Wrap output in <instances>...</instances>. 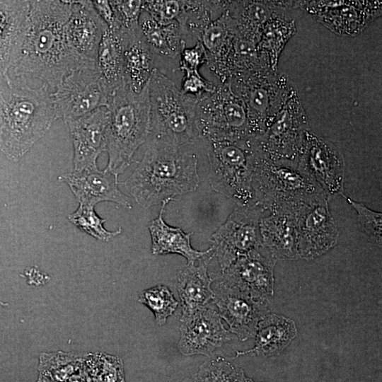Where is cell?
<instances>
[{
	"label": "cell",
	"instance_id": "obj_1",
	"mask_svg": "<svg viewBox=\"0 0 382 382\" xmlns=\"http://www.w3.org/2000/svg\"><path fill=\"white\" fill-rule=\"evenodd\" d=\"M29 5L28 28L14 67L16 76L37 79L56 88L73 71L97 68L81 59L67 41L71 1H29Z\"/></svg>",
	"mask_w": 382,
	"mask_h": 382
},
{
	"label": "cell",
	"instance_id": "obj_2",
	"mask_svg": "<svg viewBox=\"0 0 382 382\" xmlns=\"http://www.w3.org/2000/svg\"><path fill=\"white\" fill-rule=\"evenodd\" d=\"M192 147L152 139L142 159L123 183L125 188L145 209L195 191L199 177L198 156Z\"/></svg>",
	"mask_w": 382,
	"mask_h": 382
},
{
	"label": "cell",
	"instance_id": "obj_3",
	"mask_svg": "<svg viewBox=\"0 0 382 382\" xmlns=\"http://www.w3.org/2000/svg\"><path fill=\"white\" fill-rule=\"evenodd\" d=\"M58 120L48 86L31 88L27 83L0 82V151L17 161Z\"/></svg>",
	"mask_w": 382,
	"mask_h": 382
},
{
	"label": "cell",
	"instance_id": "obj_4",
	"mask_svg": "<svg viewBox=\"0 0 382 382\" xmlns=\"http://www.w3.org/2000/svg\"><path fill=\"white\" fill-rule=\"evenodd\" d=\"M106 108L109 111L106 168L119 175L130 166L134 153L150 134L148 83L139 93L122 86L112 93Z\"/></svg>",
	"mask_w": 382,
	"mask_h": 382
},
{
	"label": "cell",
	"instance_id": "obj_5",
	"mask_svg": "<svg viewBox=\"0 0 382 382\" xmlns=\"http://www.w3.org/2000/svg\"><path fill=\"white\" fill-rule=\"evenodd\" d=\"M148 86L152 139L182 147L199 143L195 112L197 100L182 93L175 82L156 69Z\"/></svg>",
	"mask_w": 382,
	"mask_h": 382
},
{
	"label": "cell",
	"instance_id": "obj_6",
	"mask_svg": "<svg viewBox=\"0 0 382 382\" xmlns=\"http://www.w3.org/2000/svg\"><path fill=\"white\" fill-rule=\"evenodd\" d=\"M255 205L265 212L275 207L330 199L301 170L297 161H272L257 149L252 178Z\"/></svg>",
	"mask_w": 382,
	"mask_h": 382
},
{
	"label": "cell",
	"instance_id": "obj_7",
	"mask_svg": "<svg viewBox=\"0 0 382 382\" xmlns=\"http://www.w3.org/2000/svg\"><path fill=\"white\" fill-rule=\"evenodd\" d=\"M202 139L205 144L212 189L237 206H254L252 178L257 149L256 139Z\"/></svg>",
	"mask_w": 382,
	"mask_h": 382
},
{
	"label": "cell",
	"instance_id": "obj_8",
	"mask_svg": "<svg viewBox=\"0 0 382 382\" xmlns=\"http://www.w3.org/2000/svg\"><path fill=\"white\" fill-rule=\"evenodd\" d=\"M226 82L243 102L256 139L272 123L294 88L284 74L265 69L232 77Z\"/></svg>",
	"mask_w": 382,
	"mask_h": 382
},
{
	"label": "cell",
	"instance_id": "obj_9",
	"mask_svg": "<svg viewBox=\"0 0 382 382\" xmlns=\"http://www.w3.org/2000/svg\"><path fill=\"white\" fill-rule=\"evenodd\" d=\"M195 112L201 139H256L243 102L232 91L227 82L217 83L212 93L198 100Z\"/></svg>",
	"mask_w": 382,
	"mask_h": 382
},
{
	"label": "cell",
	"instance_id": "obj_10",
	"mask_svg": "<svg viewBox=\"0 0 382 382\" xmlns=\"http://www.w3.org/2000/svg\"><path fill=\"white\" fill-rule=\"evenodd\" d=\"M308 119L294 88L283 108L267 130L256 139L260 152L272 161H297Z\"/></svg>",
	"mask_w": 382,
	"mask_h": 382
},
{
	"label": "cell",
	"instance_id": "obj_11",
	"mask_svg": "<svg viewBox=\"0 0 382 382\" xmlns=\"http://www.w3.org/2000/svg\"><path fill=\"white\" fill-rule=\"evenodd\" d=\"M265 212L257 206H237L209 241L221 272L238 257L262 247L259 223Z\"/></svg>",
	"mask_w": 382,
	"mask_h": 382
},
{
	"label": "cell",
	"instance_id": "obj_12",
	"mask_svg": "<svg viewBox=\"0 0 382 382\" xmlns=\"http://www.w3.org/2000/svg\"><path fill=\"white\" fill-rule=\"evenodd\" d=\"M55 89L52 97L57 118L65 122L106 108L112 96L97 68L73 71Z\"/></svg>",
	"mask_w": 382,
	"mask_h": 382
},
{
	"label": "cell",
	"instance_id": "obj_13",
	"mask_svg": "<svg viewBox=\"0 0 382 382\" xmlns=\"http://www.w3.org/2000/svg\"><path fill=\"white\" fill-rule=\"evenodd\" d=\"M297 165L319 185L329 198L342 194L345 161L340 149L332 142L308 131Z\"/></svg>",
	"mask_w": 382,
	"mask_h": 382
},
{
	"label": "cell",
	"instance_id": "obj_14",
	"mask_svg": "<svg viewBox=\"0 0 382 382\" xmlns=\"http://www.w3.org/2000/svg\"><path fill=\"white\" fill-rule=\"evenodd\" d=\"M277 260L262 246L238 257L227 269L211 276L256 300L268 301L274 294Z\"/></svg>",
	"mask_w": 382,
	"mask_h": 382
},
{
	"label": "cell",
	"instance_id": "obj_15",
	"mask_svg": "<svg viewBox=\"0 0 382 382\" xmlns=\"http://www.w3.org/2000/svg\"><path fill=\"white\" fill-rule=\"evenodd\" d=\"M329 199L301 203L296 209L299 258L313 259L333 248L339 233L328 204Z\"/></svg>",
	"mask_w": 382,
	"mask_h": 382
},
{
	"label": "cell",
	"instance_id": "obj_16",
	"mask_svg": "<svg viewBox=\"0 0 382 382\" xmlns=\"http://www.w3.org/2000/svg\"><path fill=\"white\" fill-rule=\"evenodd\" d=\"M212 278L214 283L213 303L221 318L228 324V331L241 341L255 337L258 323L270 313L269 301L254 299Z\"/></svg>",
	"mask_w": 382,
	"mask_h": 382
},
{
	"label": "cell",
	"instance_id": "obj_17",
	"mask_svg": "<svg viewBox=\"0 0 382 382\" xmlns=\"http://www.w3.org/2000/svg\"><path fill=\"white\" fill-rule=\"evenodd\" d=\"M381 2L367 1H303L301 8L333 33L355 35L381 13Z\"/></svg>",
	"mask_w": 382,
	"mask_h": 382
},
{
	"label": "cell",
	"instance_id": "obj_18",
	"mask_svg": "<svg viewBox=\"0 0 382 382\" xmlns=\"http://www.w3.org/2000/svg\"><path fill=\"white\" fill-rule=\"evenodd\" d=\"M178 349L185 356H212L231 340L214 303L180 321Z\"/></svg>",
	"mask_w": 382,
	"mask_h": 382
},
{
	"label": "cell",
	"instance_id": "obj_19",
	"mask_svg": "<svg viewBox=\"0 0 382 382\" xmlns=\"http://www.w3.org/2000/svg\"><path fill=\"white\" fill-rule=\"evenodd\" d=\"M108 121L109 111L103 107L66 122L74 148L73 171L81 172L98 168V157L106 151Z\"/></svg>",
	"mask_w": 382,
	"mask_h": 382
},
{
	"label": "cell",
	"instance_id": "obj_20",
	"mask_svg": "<svg viewBox=\"0 0 382 382\" xmlns=\"http://www.w3.org/2000/svg\"><path fill=\"white\" fill-rule=\"evenodd\" d=\"M139 27L154 56L156 69L174 82L178 80L177 75L180 71V56L187 46L185 35L178 22L161 25L142 11Z\"/></svg>",
	"mask_w": 382,
	"mask_h": 382
},
{
	"label": "cell",
	"instance_id": "obj_21",
	"mask_svg": "<svg viewBox=\"0 0 382 382\" xmlns=\"http://www.w3.org/2000/svg\"><path fill=\"white\" fill-rule=\"evenodd\" d=\"M299 204L275 207L265 212L260 218L262 245L276 260L299 259L296 220Z\"/></svg>",
	"mask_w": 382,
	"mask_h": 382
},
{
	"label": "cell",
	"instance_id": "obj_22",
	"mask_svg": "<svg viewBox=\"0 0 382 382\" xmlns=\"http://www.w3.org/2000/svg\"><path fill=\"white\" fill-rule=\"evenodd\" d=\"M29 1H0V76L11 82L8 71L21 55L29 21Z\"/></svg>",
	"mask_w": 382,
	"mask_h": 382
},
{
	"label": "cell",
	"instance_id": "obj_23",
	"mask_svg": "<svg viewBox=\"0 0 382 382\" xmlns=\"http://www.w3.org/2000/svg\"><path fill=\"white\" fill-rule=\"evenodd\" d=\"M72 10L66 25L71 48L84 61L96 65L98 47L108 28L95 10L92 1H71Z\"/></svg>",
	"mask_w": 382,
	"mask_h": 382
},
{
	"label": "cell",
	"instance_id": "obj_24",
	"mask_svg": "<svg viewBox=\"0 0 382 382\" xmlns=\"http://www.w3.org/2000/svg\"><path fill=\"white\" fill-rule=\"evenodd\" d=\"M117 178L118 175L105 168L104 170L73 171L59 176L58 180L67 184L79 204L96 206L107 201L131 209L130 200L120 190Z\"/></svg>",
	"mask_w": 382,
	"mask_h": 382
},
{
	"label": "cell",
	"instance_id": "obj_25",
	"mask_svg": "<svg viewBox=\"0 0 382 382\" xmlns=\"http://www.w3.org/2000/svg\"><path fill=\"white\" fill-rule=\"evenodd\" d=\"M303 1H228L227 13L233 19L236 35L258 42L265 23L286 17L291 9L301 8Z\"/></svg>",
	"mask_w": 382,
	"mask_h": 382
},
{
	"label": "cell",
	"instance_id": "obj_26",
	"mask_svg": "<svg viewBox=\"0 0 382 382\" xmlns=\"http://www.w3.org/2000/svg\"><path fill=\"white\" fill-rule=\"evenodd\" d=\"M214 257L212 249L199 260V263L187 265L175 277V286L180 299V321L190 318L211 303L214 294L213 279L208 272V266Z\"/></svg>",
	"mask_w": 382,
	"mask_h": 382
},
{
	"label": "cell",
	"instance_id": "obj_27",
	"mask_svg": "<svg viewBox=\"0 0 382 382\" xmlns=\"http://www.w3.org/2000/svg\"><path fill=\"white\" fill-rule=\"evenodd\" d=\"M123 76L125 86L136 93L148 83L156 69L155 58L139 27L124 30Z\"/></svg>",
	"mask_w": 382,
	"mask_h": 382
},
{
	"label": "cell",
	"instance_id": "obj_28",
	"mask_svg": "<svg viewBox=\"0 0 382 382\" xmlns=\"http://www.w3.org/2000/svg\"><path fill=\"white\" fill-rule=\"evenodd\" d=\"M170 201L168 199L161 203L158 216L149 224L151 253L153 255L178 254L187 260V265L193 264L209 253L212 248L204 251L194 249L190 242L192 232L186 233L180 228L166 223L163 214Z\"/></svg>",
	"mask_w": 382,
	"mask_h": 382
},
{
	"label": "cell",
	"instance_id": "obj_29",
	"mask_svg": "<svg viewBox=\"0 0 382 382\" xmlns=\"http://www.w3.org/2000/svg\"><path fill=\"white\" fill-rule=\"evenodd\" d=\"M296 335L294 321L284 316L268 313L258 323L253 348L237 351L236 357L245 354L270 357L279 354Z\"/></svg>",
	"mask_w": 382,
	"mask_h": 382
},
{
	"label": "cell",
	"instance_id": "obj_30",
	"mask_svg": "<svg viewBox=\"0 0 382 382\" xmlns=\"http://www.w3.org/2000/svg\"><path fill=\"white\" fill-rule=\"evenodd\" d=\"M124 29H107L100 41L96 66L98 72L112 93L125 86L123 76Z\"/></svg>",
	"mask_w": 382,
	"mask_h": 382
},
{
	"label": "cell",
	"instance_id": "obj_31",
	"mask_svg": "<svg viewBox=\"0 0 382 382\" xmlns=\"http://www.w3.org/2000/svg\"><path fill=\"white\" fill-rule=\"evenodd\" d=\"M296 33L294 20L287 17L275 18L265 23L257 44L260 58L265 66L277 71L281 54Z\"/></svg>",
	"mask_w": 382,
	"mask_h": 382
},
{
	"label": "cell",
	"instance_id": "obj_32",
	"mask_svg": "<svg viewBox=\"0 0 382 382\" xmlns=\"http://www.w3.org/2000/svg\"><path fill=\"white\" fill-rule=\"evenodd\" d=\"M83 357L62 351L42 353L39 357V375L50 382H68L82 368Z\"/></svg>",
	"mask_w": 382,
	"mask_h": 382
},
{
	"label": "cell",
	"instance_id": "obj_33",
	"mask_svg": "<svg viewBox=\"0 0 382 382\" xmlns=\"http://www.w3.org/2000/svg\"><path fill=\"white\" fill-rule=\"evenodd\" d=\"M138 301L151 311L159 326L166 323L168 318L173 315L179 304L170 289L163 284L141 291Z\"/></svg>",
	"mask_w": 382,
	"mask_h": 382
},
{
	"label": "cell",
	"instance_id": "obj_34",
	"mask_svg": "<svg viewBox=\"0 0 382 382\" xmlns=\"http://www.w3.org/2000/svg\"><path fill=\"white\" fill-rule=\"evenodd\" d=\"M94 207L91 204H79L78 208L68 216V219L81 231L103 241H108L121 233V227L114 231H108L103 226L106 220L97 214Z\"/></svg>",
	"mask_w": 382,
	"mask_h": 382
},
{
	"label": "cell",
	"instance_id": "obj_35",
	"mask_svg": "<svg viewBox=\"0 0 382 382\" xmlns=\"http://www.w3.org/2000/svg\"><path fill=\"white\" fill-rule=\"evenodd\" d=\"M84 364L88 374L98 377L103 382H125L122 361L116 356L89 354Z\"/></svg>",
	"mask_w": 382,
	"mask_h": 382
},
{
	"label": "cell",
	"instance_id": "obj_36",
	"mask_svg": "<svg viewBox=\"0 0 382 382\" xmlns=\"http://www.w3.org/2000/svg\"><path fill=\"white\" fill-rule=\"evenodd\" d=\"M244 376L242 369L222 357H217L200 365L193 382H241Z\"/></svg>",
	"mask_w": 382,
	"mask_h": 382
},
{
	"label": "cell",
	"instance_id": "obj_37",
	"mask_svg": "<svg viewBox=\"0 0 382 382\" xmlns=\"http://www.w3.org/2000/svg\"><path fill=\"white\" fill-rule=\"evenodd\" d=\"M347 202L357 213L359 224L364 233L376 245L381 246V212L374 211L364 204L345 197Z\"/></svg>",
	"mask_w": 382,
	"mask_h": 382
},
{
	"label": "cell",
	"instance_id": "obj_38",
	"mask_svg": "<svg viewBox=\"0 0 382 382\" xmlns=\"http://www.w3.org/2000/svg\"><path fill=\"white\" fill-rule=\"evenodd\" d=\"M182 1H143L142 4V11L161 25L178 21L182 13Z\"/></svg>",
	"mask_w": 382,
	"mask_h": 382
},
{
	"label": "cell",
	"instance_id": "obj_39",
	"mask_svg": "<svg viewBox=\"0 0 382 382\" xmlns=\"http://www.w3.org/2000/svg\"><path fill=\"white\" fill-rule=\"evenodd\" d=\"M181 78L180 91L184 95L195 98L197 100L212 93L217 83L209 81L204 78L199 71H183Z\"/></svg>",
	"mask_w": 382,
	"mask_h": 382
},
{
	"label": "cell",
	"instance_id": "obj_40",
	"mask_svg": "<svg viewBox=\"0 0 382 382\" xmlns=\"http://www.w3.org/2000/svg\"><path fill=\"white\" fill-rule=\"evenodd\" d=\"M122 29L130 30L139 27L143 1H110Z\"/></svg>",
	"mask_w": 382,
	"mask_h": 382
},
{
	"label": "cell",
	"instance_id": "obj_41",
	"mask_svg": "<svg viewBox=\"0 0 382 382\" xmlns=\"http://www.w3.org/2000/svg\"><path fill=\"white\" fill-rule=\"evenodd\" d=\"M207 62L205 50L200 41L197 40L192 47H186L182 51L179 69L182 73L185 71H199V67Z\"/></svg>",
	"mask_w": 382,
	"mask_h": 382
},
{
	"label": "cell",
	"instance_id": "obj_42",
	"mask_svg": "<svg viewBox=\"0 0 382 382\" xmlns=\"http://www.w3.org/2000/svg\"><path fill=\"white\" fill-rule=\"evenodd\" d=\"M93 6L107 25L108 29L121 30L122 29L117 17L115 11L110 1H92Z\"/></svg>",
	"mask_w": 382,
	"mask_h": 382
},
{
	"label": "cell",
	"instance_id": "obj_43",
	"mask_svg": "<svg viewBox=\"0 0 382 382\" xmlns=\"http://www.w3.org/2000/svg\"><path fill=\"white\" fill-rule=\"evenodd\" d=\"M25 276L27 278V282L32 285L43 284L49 279L47 274L34 267L25 270Z\"/></svg>",
	"mask_w": 382,
	"mask_h": 382
},
{
	"label": "cell",
	"instance_id": "obj_44",
	"mask_svg": "<svg viewBox=\"0 0 382 382\" xmlns=\"http://www.w3.org/2000/svg\"><path fill=\"white\" fill-rule=\"evenodd\" d=\"M241 382H257L253 381L252 378L247 377L245 375L243 377Z\"/></svg>",
	"mask_w": 382,
	"mask_h": 382
},
{
	"label": "cell",
	"instance_id": "obj_45",
	"mask_svg": "<svg viewBox=\"0 0 382 382\" xmlns=\"http://www.w3.org/2000/svg\"><path fill=\"white\" fill-rule=\"evenodd\" d=\"M36 382H48V381L39 375L37 381Z\"/></svg>",
	"mask_w": 382,
	"mask_h": 382
},
{
	"label": "cell",
	"instance_id": "obj_46",
	"mask_svg": "<svg viewBox=\"0 0 382 382\" xmlns=\"http://www.w3.org/2000/svg\"><path fill=\"white\" fill-rule=\"evenodd\" d=\"M42 378H43V377H42ZM45 380H46V379H45ZM48 382H50V381H48Z\"/></svg>",
	"mask_w": 382,
	"mask_h": 382
}]
</instances>
